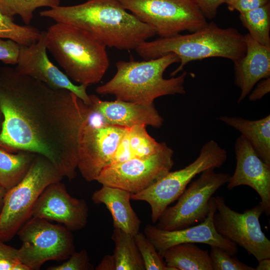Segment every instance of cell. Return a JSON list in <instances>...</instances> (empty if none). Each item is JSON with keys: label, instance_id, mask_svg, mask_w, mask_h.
Returning <instances> with one entry per match:
<instances>
[{"label": "cell", "instance_id": "1", "mask_svg": "<svg viewBox=\"0 0 270 270\" xmlns=\"http://www.w3.org/2000/svg\"><path fill=\"white\" fill-rule=\"evenodd\" d=\"M0 107L4 116L0 148L42 155L64 177L75 178L79 135L90 105L68 90L0 66Z\"/></svg>", "mask_w": 270, "mask_h": 270}, {"label": "cell", "instance_id": "2", "mask_svg": "<svg viewBox=\"0 0 270 270\" xmlns=\"http://www.w3.org/2000/svg\"><path fill=\"white\" fill-rule=\"evenodd\" d=\"M40 14L86 30L106 46L120 50H135L156 34L151 27L128 12L120 0H87L76 5H60Z\"/></svg>", "mask_w": 270, "mask_h": 270}, {"label": "cell", "instance_id": "3", "mask_svg": "<svg viewBox=\"0 0 270 270\" xmlns=\"http://www.w3.org/2000/svg\"><path fill=\"white\" fill-rule=\"evenodd\" d=\"M144 60L158 58L168 54H176L179 66L170 73L174 76L191 61L212 57L226 58L234 62L246 52L244 35L233 28H221L214 22L190 34H178L145 41L135 50Z\"/></svg>", "mask_w": 270, "mask_h": 270}, {"label": "cell", "instance_id": "4", "mask_svg": "<svg viewBox=\"0 0 270 270\" xmlns=\"http://www.w3.org/2000/svg\"><path fill=\"white\" fill-rule=\"evenodd\" d=\"M178 62V58L173 54L142 61L119 60L116 64L114 76L96 91L100 94L113 95L116 100L140 104L154 103L162 96L185 94L186 72L168 79L163 77L170 66Z\"/></svg>", "mask_w": 270, "mask_h": 270}, {"label": "cell", "instance_id": "5", "mask_svg": "<svg viewBox=\"0 0 270 270\" xmlns=\"http://www.w3.org/2000/svg\"><path fill=\"white\" fill-rule=\"evenodd\" d=\"M48 50L73 80L89 86L98 82L109 66L106 46L77 26L56 22L45 32Z\"/></svg>", "mask_w": 270, "mask_h": 270}, {"label": "cell", "instance_id": "6", "mask_svg": "<svg viewBox=\"0 0 270 270\" xmlns=\"http://www.w3.org/2000/svg\"><path fill=\"white\" fill-rule=\"evenodd\" d=\"M64 176L46 158L36 154L24 178L8 190L0 214V240H10L32 216L34 206L49 184L60 182Z\"/></svg>", "mask_w": 270, "mask_h": 270}, {"label": "cell", "instance_id": "7", "mask_svg": "<svg viewBox=\"0 0 270 270\" xmlns=\"http://www.w3.org/2000/svg\"><path fill=\"white\" fill-rule=\"evenodd\" d=\"M227 158L226 150L210 140L202 146L198 156L192 163L180 170L169 172L146 188L131 194L130 198L148 202L150 207L152 222L156 224L164 210L178 199L194 178L206 170L220 168Z\"/></svg>", "mask_w": 270, "mask_h": 270}, {"label": "cell", "instance_id": "8", "mask_svg": "<svg viewBox=\"0 0 270 270\" xmlns=\"http://www.w3.org/2000/svg\"><path fill=\"white\" fill-rule=\"evenodd\" d=\"M123 7L160 38L198 30L208 24L192 0H120Z\"/></svg>", "mask_w": 270, "mask_h": 270}, {"label": "cell", "instance_id": "9", "mask_svg": "<svg viewBox=\"0 0 270 270\" xmlns=\"http://www.w3.org/2000/svg\"><path fill=\"white\" fill-rule=\"evenodd\" d=\"M71 232L64 226L32 216L16 234L22 242L18 260L30 270H38L48 260H67L75 252Z\"/></svg>", "mask_w": 270, "mask_h": 270}, {"label": "cell", "instance_id": "10", "mask_svg": "<svg viewBox=\"0 0 270 270\" xmlns=\"http://www.w3.org/2000/svg\"><path fill=\"white\" fill-rule=\"evenodd\" d=\"M215 169L203 171L191 182L178 198L176 204L168 206L160 216L156 226L164 230H172L198 224L207 217L210 210V200L231 175L216 172Z\"/></svg>", "mask_w": 270, "mask_h": 270}, {"label": "cell", "instance_id": "11", "mask_svg": "<svg viewBox=\"0 0 270 270\" xmlns=\"http://www.w3.org/2000/svg\"><path fill=\"white\" fill-rule=\"evenodd\" d=\"M214 197L216 211L213 222L216 231L245 249L258 262L270 258V241L262 231L260 222L264 213L261 202L240 213L226 204L224 197Z\"/></svg>", "mask_w": 270, "mask_h": 270}, {"label": "cell", "instance_id": "12", "mask_svg": "<svg viewBox=\"0 0 270 270\" xmlns=\"http://www.w3.org/2000/svg\"><path fill=\"white\" fill-rule=\"evenodd\" d=\"M174 150L166 142L154 154L111 164L96 180L102 186L120 188L135 194L146 188L170 172Z\"/></svg>", "mask_w": 270, "mask_h": 270}, {"label": "cell", "instance_id": "13", "mask_svg": "<svg viewBox=\"0 0 270 270\" xmlns=\"http://www.w3.org/2000/svg\"><path fill=\"white\" fill-rule=\"evenodd\" d=\"M128 128L112 125L83 126L78 141V168L87 182L96 180L110 164Z\"/></svg>", "mask_w": 270, "mask_h": 270}, {"label": "cell", "instance_id": "14", "mask_svg": "<svg viewBox=\"0 0 270 270\" xmlns=\"http://www.w3.org/2000/svg\"><path fill=\"white\" fill-rule=\"evenodd\" d=\"M45 32L40 39L30 45H20V54L16 70L19 73L30 76L54 88H64L74 94L86 104L91 100L86 92L88 85L73 84L68 77L49 60L46 53Z\"/></svg>", "mask_w": 270, "mask_h": 270}, {"label": "cell", "instance_id": "15", "mask_svg": "<svg viewBox=\"0 0 270 270\" xmlns=\"http://www.w3.org/2000/svg\"><path fill=\"white\" fill-rule=\"evenodd\" d=\"M216 211L214 197L212 196L209 213L202 222L172 230H162L148 224L144 228V234L160 254L173 246L189 242L216 246L236 256L238 252V246L220 234L214 228L213 218Z\"/></svg>", "mask_w": 270, "mask_h": 270}, {"label": "cell", "instance_id": "16", "mask_svg": "<svg viewBox=\"0 0 270 270\" xmlns=\"http://www.w3.org/2000/svg\"><path fill=\"white\" fill-rule=\"evenodd\" d=\"M32 216L62 224L71 231L84 228L88 223L86 201L70 196L61 181L48 186L38 198Z\"/></svg>", "mask_w": 270, "mask_h": 270}, {"label": "cell", "instance_id": "17", "mask_svg": "<svg viewBox=\"0 0 270 270\" xmlns=\"http://www.w3.org/2000/svg\"><path fill=\"white\" fill-rule=\"evenodd\" d=\"M236 166L227 183V188L246 185L260 198L264 213L270 214V166L258 156L249 142L240 134L234 144Z\"/></svg>", "mask_w": 270, "mask_h": 270}, {"label": "cell", "instance_id": "18", "mask_svg": "<svg viewBox=\"0 0 270 270\" xmlns=\"http://www.w3.org/2000/svg\"><path fill=\"white\" fill-rule=\"evenodd\" d=\"M90 106L102 116L106 124L130 128L136 124L160 128L164 118L154 103L140 104L119 100L106 101L94 94L90 95Z\"/></svg>", "mask_w": 270, "mask_h": 270}, {"label": "cell", "instance_id": "19", "mask_svg": "<svg viewBox=\"0 0 270 270\" xmlns=\"http://www.w3.org/2000/svg\"><path fill=\"white\" fill-rule=\"evenodd\" d=\"M244 36L246 54L234 62V82L240 90L238 104L249 94L258 82L270 76V48L258 43L248 34Z\"/></svg>", "mask_w": 270, "mask_h": 270}, {"label": "cell", "instance_id": "20", "mask_svg": "<svg viewBox=\"0 0 270 270\" xmlns=\"http://www.w3.org/2000/svg\"><path fill=\"white\" fill-rule=\"evenodd\" d=\"M131 194L125 190L106 186L94 192L92 200L95 204H104L110 211L114 228L134 236L140 232L141 221L132 209Z\"/></svg>", "mask_w": 270, "mask_h": 270}, {"label": "cell", "instance_id": "21", "mask_svg": "<svg viewBox=\"0 0 270 270\" xmlns=\"http://www.w3.org/2000/svg\"><path fill=\"white\" fill-rule=\"evenodd\" d=\"M217 120L240 132L260 158L270 166V115L256 120L223 116Z\"/></svg>", "mask_w": 270, "mask_h": 270}, {"label": "cell", "instance_id": "22", "mask_svg": "<svg viewBox=\"0 0 270 270\" xmlns=\"http://www.w3.org/2000/svg\"><path fill=\"white\" fill-rule=\"evenodd\" d=\"M146 126L136 124L128 128L110 164L149 156L161 148L163 142H158L152 138L148 134Z\"/></svg>", "mask_w": 270, "mask_h": 270}, {"label": "cell", "instance_id": "23", "mask_svg": "<svg viewBox=\"0 0 270 270\" xmlns=\"http://www.w3.org/2000/svg\"><path fill=\"white\" fill-rule=\"evenodd\" d=\"M160 255L166 265L173 270H213L208 250L194 243L173 246Z\"/></svg>", "mask_w": 270, "mask_h": 270}, {"label": "cell", "instance_id": "24", "mask_svg": "<svg viewBox=\"0 0 270 270\" xmlns=\"http://www.w3.org/2000/svg\"><path fill=\"white\" fill-rule=\"evenodd\" d=\"M36 154L10 152L0 148V185L7 190L19 183L28 172Z\"/></svg>", "mask_w": 270, "mask_h": 270}, {"label": "cell", "instance_id": "25", "mask_svg": "<svg viewBox=\"0 0 270 270\" xmlns=\"http://www.w3.org/2000/svg\"><path fill=\"white\" fill-rule=\"evenodd\" d=\"M111 238L114 244L112 255L116 270H145L134 236L114 228Z\"/></svg>", "mask_w": 270, "mask_h": 270}, {"label": "cell", "instance_id": "26", "mask_svg": "<svg viewBox=\"0 0 270 270\" xmlns=\"http://www.w3.org/2000/svg\"><path fill=\"white\" fill-rule=\"evenodd\" d=\"M240 19L253 40L262 46L270 48V2L240 14Z\"/></svg>", "mask_w": 270, "mask_h": 270}, {"label": "cell", "instance_id": "27", "mask_svg": "<svg viewBox=\"0 0 270 270\" xmlns=\"http://www.w3.org/2000/svg\"><path fill=\"white\" fill-rule=\"evenodd\" d=\"M60 0H0V11L13 19L15 16L18 15L24 24L28 25L37 8H54L60 6Z\"/></svg>", "mask_w": 270, "mask_h": 270}, {"label": "cell", "instance_id": "28", "mask_svg": "<svg viewBox=\"0 0 270 270\" xmlns=\"http://www.w3.org/2000/svg\"><path fill=\"white\" fill-rule=\"evenodd\" d=\"M42 32L32 26H22L0 11V38L12 40L20 45H30L37 42Z\"/></svg>", "mask_w": 270, "mask_h": 270}, {"label": "cell", "instance_id": "29", "mask_svg": "<svg viewBox=\"0 0 270 270\" xmlns=\"http://www.w3.org/2000/svg\"><path fill=\"white\" fill-rule=\"evenodd\" d=\"M134 238L144 261L145 270H173L166 265L162 256L144 234L139 232Z\"/></svg>", "mask_w": 270, "mask_h": 270}, {"label": "cell", "instance_id": "30", "mask_svg": "<svg viewBox=\"0 0 270 270\" xmlns=\"http://www.w3.org/2000/svg\"><path fill=\"white\" fill-rule=\"evenodd\" d=\"M210 256L213 270H255L224 250L216 246H210Z\"/></svg>", "mask_w": 270, "mask_h": 270}, {"label": "cell", "instance_id": "31", "mask_svg": "<svg viewBox=\"0 0 270 270\" xmlns=\"http://www.w3.org/2000/svg\"><path fill=\"white\" fill-rule=\"evenodd\" d=\"M48 270H94L90 262L89 257L86 250L74 252L60 264L48 267Z\"/></svg>", "mask_w": 270, "mask_h": 270}, {"label": "cell", "instance_id": "32", "mask_svg": "<svg viewBox=\"0 0 270 270\" xmlns=\"http://www.w3.org/2000/svg\"><path fill=\"white\" fill-rule=\"evenodd\" d=\"M20 45L16 42L0 38V60L5 64H16Z\"/></svg>", "mask_w": 270, "mask_h": 270}, {"label": "cell", "instance_id": "33", "mask_svg": "<svg viewBox=\"0 0 270 270\" xmlns=\"http://www.w3.org/2000/svg\"><path fill=\"white\" fill-rule=\"evenodd\" d=\"M206 18L212 19L217 14L218 7L226 4V0H192Z\"/></svg>", "mask_w": 270, "mask_h": 270}, {"label": "cell", "instance_id": "34", "mask_svg": "<svg viewBox=\"0 0 270 270\" xmlns=\"http://www.w3.org/2000/svg\"><path fill=\"white\" fill-rule=\"evenodd\" d=\"M270 2V0H238L234 6V10L242 14L258 8Z\"/></svg>", "mask_w": 270, "mask_h": 270}, {"label": "cell", "instance_id": "35", "mask_svg": "<svg viewBox=\"0 0 270 270\" xmlns=\"http://www.w3.org/2000/svg\"><path fill=\"white\" fill-rule=\"evenodd\" d=\"M270 91V78H268L260 80L256 87L249 94L248 99L250 101L260 100Z\"/></svg>", "mask_w": 270, "mask_h": 270}, {"label": "cell", "instance_id": "36", "mask_svg": "<svg viewBox=\"0 0 270 270\" xmlns=\"http://www.w3.org/2000/svg\"><path fill=\"white\" fill-rule=\"evenodd\" d=\"M6 258L12 260H18V249L6 244L0 240V258Z\"/></svg>", "mask_w": 270, "mask_h": 270}, {"label": "cell", "instance_id": "37", "mask_svg": "<svg viewBox=\"0 0 270 270\" xmlns=\"http://www.w3.org/2000/svg\"><path fill=\"white\" fill-rule=\"evenodd\" d=\"M96 270H116V264L113 255L105 256L96 266Z\"/></svg>", "mask_w": 270, "mask_h": 270}, {"label": "cell", "instance_id": "38", "mask_svg": "<svg viewBox=\"0 0 270 270\" xmlns=\"http://www.w3.org/2000/svg\"><path fill=\"white\" fill-rule=\"evenodd\" d=\"M18 260L0 258V270H14V266Z\"/></svg>", "mask_w": 270, "mask_h": 270}, {"label": "cell", "instance_id": "39", "mask_svg": "<svg viewBox=\"0 0 270 270\" xmlns=\"http://www.w3.org/2000/svg\"><path fill=\"white\" fill-rule=\"evenodd\" d=\"M270 258L261 260L258 262V264L255 268V270H270Z\"/></svg>", "mask_w": 270, "mask_h": 270}, {"label": "cell", "instance_id": "40", "mask_svg": "<svg viewBox=\"0 0 270 270\" xmlns=\"http://www.w3.org/2000/svg\"><path fill=\"white\" fill-rule=\"evenodd\" d=\"M7 190L0 185V214L4 204V200Z\"/></svg>", "mask_w": 270, "mask_h": 270}, {"label": "cell", "instance_id": "41", "mask_svg": "<svg viewBox=\"0 0 270 270\" xmlns=\"http://www.w3.org/2000/svg\"><path fill=\"white\" fill-rule=\"evenodd\" d=\"M238 0H226V4L228 6V8L230 11L234 10V6Z\"/></svg>", "mask_w": 270, "mask_h": 270}, {"label": "cell", "instance_id": "42", "mask_svg": "<svg viewBox=\"0 0 270 270\" xmlns=\"http://www.w3.org/2000/svg\"><path fill=\"white\" fill-rule=\"evenodd\" d=\"M4 122V116L0 107V134L2 132L3 124Z\"/></svg>", "mask_w": 270, "mask_h": 270}]
</instances>
